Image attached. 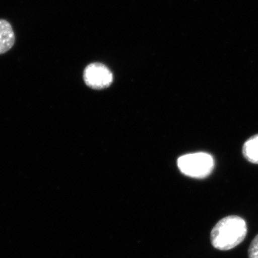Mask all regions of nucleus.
<instances>
[{"mask_svg":"<svg viewBox=\"0 0 258 258\" xmlns=\"http://www.w3.org/2000/svg\"><path fill=\"white\" fill-rule=\"evenodd\" d=\"M242 153L249 162L258 164V135L251 137L244 143Z\"/></svg>","mask_w":258,"mask_h":258,"instance_id":"39448f33","label":"nucleus"},{"mask_svg":"<svg viewBox=\"0 0 258 258\" xmlns=\"http://www.w3.org/2000/svg\"><path fill=\"white\" fill-rule=\"evenodd\" d=\"M247 234L245 220L237 215H230L222 218L212 228V244L219 250H230L239 245Z\"/></svg>","mask_w":258,"mask_h":258,"instance_id":"f257e3e1","label":"nucleus"},{"mask_svg":"<svg viewBox=\"0 0 258 258\" xmlns=\"http://www.w3.org/2000/svg\"><path fill=\"white\" fill-rule=\"evenodd\" d=\"M83 79L89 87L93 89H103L111 84L113 75L104 64L93 63L85 69Z\"/></svg>","mask_w":258,"mask_h":258,"instance_id":"7ed1b4c3","label":"nucleus"},{"mask_svg":"<svg viewBox=\"0 0 258 258\" xmlns=\"http://www.w3.org/2000/svg\"><path fill=\"white\" fill-rule=\"evenodd\" d=\"M177 164L185 175L203 179L211 174L215 161L210 154L200 152L182 156L178 159Z\"/></svg>","mask_w":258,"mask_h":258,"instance_id":"f03ea898","label":"nucleus"},{"mask_svg":"<svg viewBox=\"0 0 258 258\" xmlns=\"http://www.w3.org/2000/svg\"><path fill=\"white\" fill-rule=\"evenodd\" d=\"M249 258H258V234L251 242L248 249Z\"/></svg>","mask_w":258,"mask_h":258,"instance_id":"423d86ee","label":"nucleus"},{"mask_svg":"<svg viewBox=\"0 0 258 258\" xmlns=\"http://www.w3.org/2000/svg\"><path fill=\"white\" fill-rule=\"evenodd\" d=\"M15 34L8 20L0 19V55L6 53L15 45Z\"/></svg>","mask_w":258,"mask_h":258,"instance_id":"20e7f679","label":"nucleus"}]
</instances>
